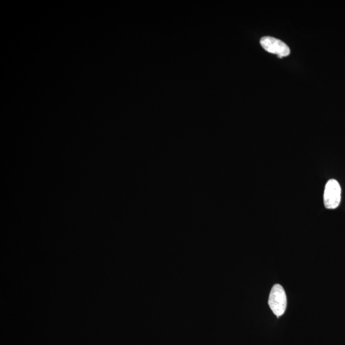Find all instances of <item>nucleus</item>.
I'll return each mask as SVG.
<instances>
[{"label": "nucleus", "instance_id": "f257e3e1", "mask_svg": "<svg viewBox=\"0 0 345 345\" xmlns=\"http://www.w3.org/2000/svg\"><path fill=\"white\" fill-rule=\"evenodd\" d=\"M268 305L276 316L283 315L287 306V298L283 286L276 284L274 285L268 298Z\"/></svg>", "mask_w": 345, "mask_h": 345}, {"label": "nucleus", "instance_id": "f03ea898", "mask_svg": "<svg viewBox=\"0 0 345 345\" xmlns=\"http://www.w3.org/2000/svg\"><path fill=\"white\" fill-rule=\"evenodd\" d=\"M341 189L336 180H330L325 187L324 202L325 207L328 209H335L341 202Z\"/></svg>", "mask_w": 345, "mask_h": 345}, {"label": "nucleus", "instance_id": "7ed1b4c3", "mask_svg": "<svg viewBox=\"0 0 345 345\" xmlns=\"http://www.w3.org/2000/svg\"><path fill=\"white\" fill-rule=\"evenodd\" d=\"M263 49L267 52L278 55L280 58L287 57L290 53V48L285 42L271 37H264L260 40Z\"/></svg>", "mask_w": 345, "mask_h": 345}]
</instances>
